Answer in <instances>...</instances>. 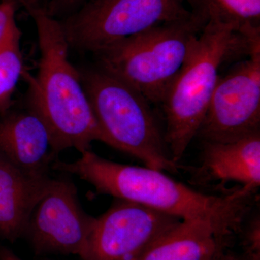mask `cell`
<instances>
[{"instance_id":"4","label":"cell","mask_w":260,"mask_h":260,"mask_svg":"<svg viewBox=\"0 0 260 260\" xmlns=\"http://www.w3.org/2000/svg\"><path fill=\"white\" fill-rule=\"evenodd\" d=\"M103 143L139 159L145 167L177 174L164 128L140 92L101 67L80 72Z\"/></svg>"},{"instance_id":"19","label":"cell","mask_w":260,"mask_h":260,"mask_svg":"<svg viewBox=\"0 0 260 260\" xmlns=\"http://www.w3.org/2000/svg\"><path fill=\"white\" fill-rule=\"evenodd\" d=\"M212 260H246L242 255L234 254L225 249V251H222L218 255L215 256Z\"/></svg>"},{"instance_id":"3","label":"cell","mask_w":260,"mask_h":260,"mask_svg":"<svg viewBox=\"0 0 260 260\" xmlns=\"http://www.w3.org/2000/svg\"><path fill=\"white\" fill-rule=\"evenodd\" d=\"M259 51V34L242 32L226 24L205 25L159 106L165 119L166 143L174 162L179 164L199 132L222 65Z\"/></svg>"},{"instance_id":"12","label":"cell","mask_w":260,"mask_h":260,"mask_svg":"<svg viewBox=\"0 0 260 260\" xmlns=\"http://www.w3.org/2000/svg\"><path fill=\"white\" fill-rule=\"evenodd\" d=\"M52 180L50 175L25 174L0 155V238L15 242L24 237L32 210Z\"/></svg>"},{"instance_id":"2","label":"cell","mask_w":260,"mask_h":260,"mask_svg":"<svg viewBox=\"0 0 260 260\" xmlns=\"http://www.w3.org/2000/svg\"><path fill=\"white\" fill-rule=\"evenodd\" d=\"M37 28L40 58L36 76L24 74L30 106L50 132L54 152L90 150L103 137L90 107L81 74L69 59L70 46L61 23L36 2L23 3Z\"/></svg>"},{"instance_id":"10","label":"cell","mask_w":260,"mask_h":260,"mask_svg":"<svg viewBox=\"0 0 260 260\" xmlns=\"http://www.w3.org/2000/svg\"><path fill=\"white\" fill-rule=\"evenodd\" d=\"M1 116L0 155L25 174L49 175L57 155L41 116L30 107Z\"/></svg>"},{"instance_id":"7","label":"cell","mask_w":260,"mask_h":260,"mask_svg":"<svg viewBox=\"0 0 260 260\" xmlns=\"http://www.w3.org/2000/svg\"><path fill=\"white\" fill-rule=\"evenodd\" d=\"M260 132V51L220 76L197 138L229 143Z\"/></svg>"},{"instance_id":"13","label":"cell","mask_w":260,"mask_h":260,"mask_svg":"<svg viewBox=\"0 0 260 260\" xmlns=\"http://www.w3.org/2000/svg\"><path fill=\"white\" fill-rule=\"evenodd\" d=\"M230 241L209 224L181 220L135 260H212L228 249Z\"/></svg>"},{"instance_id":"8","label":"cell","mask_w":260,"mask_h":260,"mask_svg":"<svg viewBox=\"0 0 260 260\" xmlns=\"http://www.w3.org/2000/svg\"><path fill=\"white\" fill-rule=\"evenodd\" d=\"M95 218L82 208L74 183L53 178L32 210L23 237L36 254L77 255L81 259Z\"/></svg>"},{"instance_id":"11","label":"cell","mask_w":260,"mask_h":260,"mask_svg":"<svg viewBox=\"0 0 260 260\" xmlns=\"http://www.w3.org/2000/svg\"><path fill=\"white\" fill-rule=\"evenodd\" d=\"M198 167H192L198 182L239 183L257 189L260 185V132L229 143L203 141Z\"/></svg>"},{"instance_id":"9","label":"cell","mask_w":260,"mask_h":260,"mask_svg":"<svg viewBox=\"0 0 260 260\" xmlns=\"http://www.w3.org/2000/svg\"><path fill=\"white\" fill-rule=\"evenodd\" d=\"M181 220L127 200L115 199L95 218L82 260H135Z\"/></svg>"},{"instance_id":"20","label":"cell","mask_w":260,"mask_h":260,"mask_svg":"<svg viewBox=\"0 0 260 260\" xmlns=\"http://www.w3.org/2000/svg\"><path fill=\"white\" fill-rule=\"evenodd\" d=\"M0 260H23L13 251L5 246H0Z\"/></svg>"},{"instance_id":"16","label":"cell","mask_w":260,"mask_h":260,"mask_svg":"<svg viewBox=\"0 0 260 260\" xmlns=\"http://www.w3.org/2000/svg\"><path fill=\"white\" fill-rule=\"evenodd\" d=\"M242 233L243 253L246 260H260V220L259 215L242 225L238 233Z\"/></svg>"},{"instance_id":"6","label":"cell","mask_w":260,"mask_h":260,"mask_svg":"<svg viewBox=\"0 0 260 260\" xmlns=\"http://www.w3.org/2000/svg\"><path fill=\"white\" fill-rule=\"evenodd\" d=\"M191 16L183 0H89L60 23L70 48L95 54L157 25Z\"/></svg>"},{"instance_id":"21","label":"cell","mask_w":260,"mask_h":260,"mask_svg":"<svg viewBox=\"0 0 260 260\" xmlns=\"http://www.w3.org/2000/svg\"><path fill=\"white\" fill-rule=\"evenodd\" d=\"M16 1H21L22 3H26V2H32L34 0H16Z\"/></svg>"},{"instance_id":"18","label":"cell","mask_w":260,"mask_h":260,"mask_svg":"<svg viewBox=\"0 0 260 260\" xmlns=\"http://www.w3.org/2000/svg\"><path fill=\"white\" fill-rule=\"evenodd\" d=\"M89 0H50L49 6L45 8L54 18L57 15H67L68 17L79 10Z\"/></svg>"},{"instance_id":"1","label":"cell","mask_w":260,"mask_h":260,"mask_svg":"<svg viewBox=\"0 0 260 260\" xmlns=\"http://www.w3.org/2000/svg\"><path fill=\"white\" fill-rule=\"evenodd\" d=\"M51 169L78 176L99 194L138 203L181 220L209 224L228 237L240 230L256 191L242 186L221 195L205 194L162 171L112 161L91 150L75 161L55 160Z\"/></svg>"},{"instance_id":"15","label":"cell","mask_w":260,"mask_h":260,"mask_svg":"<svg viewBox=\"0 0 260 260\" xmlns=\"http://www.w3.org/2000/svg\"><path fill=\"white\" fill-rule=\"evenodd\" d=\"M21 32L18 25L0 42V115L9 112L15 89L24 76L20 50Z\"/></svg>"},{"instance_id":"14","label":"cell","mask_w":260,"mask_h":260,"mask_svg":"<svg viewBox=\"0 0 260 260\" xmlns=\"http://www.w3.org/2000/svg\"><path fill=\"white\" fill-rule=\"evenodd\" d=\"M203 25L226 24L239 30L260 27V0H183Z\"/></svg>"},{"instance_id":"17","label":"cell","mask_w":260,"mask_h":260,"mask_svg":"<svg viewBox=\"0 0 260 260\" xmlns=\"http://www.w3.org/2000/svg\"><path fill=\"white\" fill-rule=\"evenodd\" d=\"M16 5V0H3L0 3V42L17 26Z\"/></svg>"},{"instance_id":"5","label":"cell","mask_w":260,"mask_h":260,"mask_svg":"<svg viewBox=\"0 0 260 260\" xmlns=\"http://www.w3.org/2000/svg\"><path fill=\"white\" fill-rule=\"evenodd\" d=\"M204 27L191 16L157 25L94 54L99 67L159 107Z\"/></svg>"}]
</instances>
